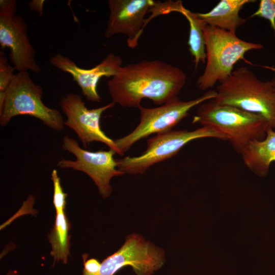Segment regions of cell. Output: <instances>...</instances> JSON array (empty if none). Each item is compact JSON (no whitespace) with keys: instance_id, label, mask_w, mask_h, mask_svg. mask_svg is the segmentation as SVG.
Listing matches in <instances>:
<instances>
[{"instance_id":"5bb4252c","label":"cell","mask_w":275,"mask_h":275,"mask_svg":"<svg viewBox=\"0 0 275 275\" xmlns=\"http://www.w3.org/2000/svg\"><path fill=\"white\" fill-rule=\"evenodd\" d=\"M243 163L255 175L263 177L275 162V129L270 127L262 140L251 142L240 154Z\"/></svg>"},{"instance_id":"4fadbf2b","label":"cell","mask_w":275,"mask_h":275,"mask_svg":"<svg viewBox=\"0 0 275 275\" xmlns=\"http://www.w3.org/2000/svg\"><path fill=\"white\" fill-rule=\"evenodd\" d=\"M54 67L71 74L80 88L86 99L93 102H100L101 98L97 91V85L102 77H113L122 66V59L113 53H108L98 65L91 69H83L69 58L60 53L50 59Z\"/></svg>"},{"instance_id":"ba28073f","label":"cell","mask_w":275,"mask_h":275,"mask_svg":"<svg viewBox=\"0 0 275 275\" xmlns=\"http://www.w3.org/2000/svg\"><path fill=\"white\" fill-rule=\"evenodd\" d=\"M62 149L73 154L75 160L62 158L57 163L58 167L72 169L82 172L88 175L97 186L100 194L103 198L110 196L112 187L111 179L122 176L124 173L117 167L113 150L90 151L82 148L74 139L65 135L62 139Z\"/></svg>"},{"instance_id":"52a82bcc","label":"cell","mask_w":275,"mask_h":275,"mask_svg":"<svg viewBox=\"0 0 275 275\" xmlns=\"http://www.w3.org/2000/svg\"><path fill=\"white\" fill-rule=\"evenodd\" d=\"M216 96V91H209L200 97L188 101L179 98L158 107H145L141 105L140 122L134 129L128 134L115 140L117 147L124 154L136 142L153 134H158L172 130L189 112L196 106Z\"/></svg>"},{"instance_id":"7c38bea8","label":"cell","mask_w":275,"mask_h":275,"mask_svg":"<svg viewBox=\"0 0 275 275\" xmlns=\"http://www.w3.org/2000/svg\"><path fill=\"white\" fill-rule=\"evenodd\" d=\"M28 25L23 17L16 15L0 17V44L10 49L9 58L15 70L39 73L41 68L37 63L36 52L28 35Z\"/></svg>"},{"instance_id":"ac0fdd59","label":"cell","mask_w":275,"mask_h":275,"mask_svg":"<svg viewBox=\"0 0 275 275\" xmlns=\"http://www.w3.org/2000/svg\"><path fill=\"white\" fill-rule=\"evenodd\" d=\"M51 179L53 186V204L56 213L64 212L66 207V200L68 195L63 190L61 184L60 178L58 175L57 170L53 169L52 171Z\"/></svg>"},{"instance_id":"44dd1931","label":"cell","mask_w":275,"mask_h":275,"mask_svg":"<svg viewBox=\"0 0 275 275\" xmlns=\"http://www.w3.org/2000/svg\"><path fill=\"white\" fill-rule=\"evenodd\" d=\"M16 12L15 0L0 1V17H11L15 16Z\"/></svg>"},{"instance_id":"cb8c5ba5","label":"cell","mask_w":275,"mask_h":275,"mask_svg":"<svg viewBox=\"0 0 275 275\" xmlns=\"http://www.w3.org/2000/svg\"><path fill=\"white\" fill-rule=\"evenodd\" d=\"M6 275H20L19 273L15 270L10 269Z\"/></svg>"},{"instance_id":"8992f818","label":"cell","mask_w":275,"mask_h":275,"mask_svg":"<svg viewBox=\"0 0 275 275\" xmlns=\"http://www.w3.org/2000/svg\"><path fill=\"white\" fill-rule=\"evenodd\" d=\"M203 138L226 141L222 134L206 126L191 131L172 130L149 138L146 150L140 155L116 159L118 169L124 174H143L152 166L176 155L188 143Z\"/></svg>"},{"instance_id":"30bf717a","label":"cell","mask_w":275,"mask_h":275,"mask_svg":"<svg viewBox=\"0 0 275 275\" xmlns=\"http://www.w3.org/2000/svg\"><path fill=\"white\" fill-rule=\"evenodd\" d=\"M115 103L110 102L102 106L89 109L79 95L70 93L60 101L62 112L66 116L64 125L72 129L85 148L93 142L102 143L120 155H123L115 140L102 130L100 120L102 114L112 108Z\"/></svg>"},{"instance_id":"7a4b0ae2","label":"cell","mask_w":275,"mask_h":275,"mask_svg":"<svg viewBox=\"0 0 275 275\" xmlns=\"http://www.w3.org/2000/svg\"><path fill=\"white\" fill-rule=\"evenodd\" d=\"M192 122L222 134L240 154L252 141L264 139L270 127L261 116L219 104L214 99L199 105Z\"/></svg>"},{"instance_id":"8fae6325","label":"cell","mask_w":275,"mask_h":275,"mask_svg":"<svg viewBox=\"0 0 275 275\" xmlns=\"http://www.w3.org/2000/svg\"><path fill=\"white\" fill-rule=\"evenodd\" d=\"M156 3L153 0H109V15L105 37L109 38L116 34H125L128 46L135 48L147 24L145 16Z\"/></svg>"},{"instance_id":"3957f363","label":"cell","mask_w":275,"mask_h":275,"mask_svg":"<svg viewBox=\"0 0 275 275\" xmlns=\"http://www.w3.org/2000/svg\"><path fill=\"white\" fill-rule=\"evenodd\" d=\"M216 87L219 104L261 116L275 129V92L270 81L259 79L247 67H240Z\"/></svg>"},{"instance_id":"ffe728a7","label":"cell","mask_w":275,"mask_h":275,"mask_svg":"<svg viewBox=\"0 0 275 275\" xmlns=\"http://www.w3.org/2000/svg\"><path fill=\"white\" fill-rule=\"evenodd\" d=\"M259 16L268 20L275 31V0H261L258 10L251 16Z\"/></svg>"},{"instance_id":"7402d4cb","label":"cell","mask_w":275,"mask_h":275,"mask_svg":"<svg viewBox=\"0 0 275 275\" xmlns=\"http://www.w3.org/2000/svg\"><path fill=\"white\" fill-rule=\"evenodd\" d=\"M44 2V0H33L29 3L28 6L31 11L37 12L40 16H42Z\"/></svg>"},{"instance_id":"d6986e66","label":"cell","mask_w":275,"mask_h":275,"mask_svg":"<svg viewBox=\"0 0 275 275\" xmlns=\"http://www.w3.org/2000/svg\"><path fill=\"white\" fill-rule=\"evenodd\" d=\"M14 67L8 63L3 52L0 56V91H5L15 76Z\"/></svg>"},{"instance_id":"6da1fadb","label":"cell","mask_w":275,"mask_h":275,"mask_svg":"<svg viewBox=\"0 0 275 275\" xmlns=\"http://www.w3.org/2000/svg\"><path fill=\"white\" fill-rule=\"evenodd\" d=\"M186 75L180 68L160 60H142L121 66L107 81L112 102L138 108L144 98L163 105L178 98Z\"/></svg>"},{"instance_id":"d4e9b609","label":"cell","mask_w":275,"mask_h":275,"mask_svg":"<svg viewBox=\"0 0 275 275\" xmlns=\"http://www.w3.org/2000/svg\"><path fill=\"white\" fill-rule=\"evenodd\" d=\"M275 92V76L270 80Z\"/></svg>"},{"instance_id":"5b68a950","label":"cell","mask_w":275,"mask_h":275,"mask_svg":"<svg viewBox=\"0 0 275 275\" xmlns=\"http://www.w3.org/2000/svg\"><path fill=\"white\" fill-rule=\"evenodd\" d=\"M5 92V105L0 113L1 126H6L17 116L26 115L39 119L53 130L64 129V121L61 113L44 104L42 100V87L32 80L28 71L15 74Z\"/></svg>"},{"instance_id":"e0dca14e","label":"cell","mask_w":275,"mask_h":275,"mask_svg":"<svg viewBox=\"0 0 275 275\" xmlns=\"http://www.w3.org/2000/svg\"><path fill=\"white\" fill-rule=\"evenodd\" d=\"M70 224L65 212L56 213L54 224L48 236L51 246L50 254L53 258V265L60 261L65 264L68 262L70 255Z\"/></svg>"},{"instance_id":"2e32d148","label":"cell","mask_w":275,"mask_h":275,"mask_svg":"<svg viewBox=\"0 0 275 275\" xmlns=\"http://www.w3.org/2000/svg\"><path fill=\"white\" fill-rule=\"evenodd\" d=\"M174 12L182 14L188 21L189 33L187 44L191 55L194 57L195 68H197L200 62L206 63L205 42L203 28L206 24L198 16L185 8L181 1L175 3Z\"/></svg>"},{"instance_id":"9a60e30c","label":"cell","mask_w":275,"mask_h":275,"mask_svg":"<svg viewBox=\"0 0 275 275\" xmlns=\"http://www.w3.org/2000/svg\"><path fill=\"white\" fill-rule=\"evenodd\" d=\"M254 2L253 0H221L208 12L197 14L206 24L236 33L237 29L246 21L240 17V11L246 4Z\"/></svg>"},{"instance_id":"277c9868","label":"cell","mask_w":275,"mask_h":275,"mask_svg":"<svg viewBox=\"0 0 275 275\" xmlns=\"http://www.w3.org/2000/svg\"><path fill=\"white\" fill-rule=\"evenodd\" d=\"M205 42L206 66L196 85L202 90L212 88L228 77L240 60L251 64L244 56L251 50L262 48L259 43L238 38L236 33L205 24L203 28ZM252 65V64H251Z\"/></svg>"},{"instance_id":"603a6c76","label":"cell","mask_w":275,"mask_h":275,"mask_svg":"<svg viewBox=\"0 0 275 275\" xmlns=\"http://www.w3.org/2000/svg\"><path fill=\"white\" fill-rule=\"evenodd\" d=\"M6 94L5 91H0V113L2 112L6 102Z\"/></svg>"},{"instance_id":"9c48e42d","label":"cell","mask_w":275,"mask_h":275,"mask_svg":"<svg viewBox=\"0 0 275 275\" xmlns=\"http://www.w3.org/2000/svg\"><path fill=\"white\" fill-rule=\"evenodd\" d=\"M166 261L164 251L142 236L132 234L126 237L123 245L101 263L98 275H114L126 266L136 275H152Z\"/></svg>"}]
</instances>
